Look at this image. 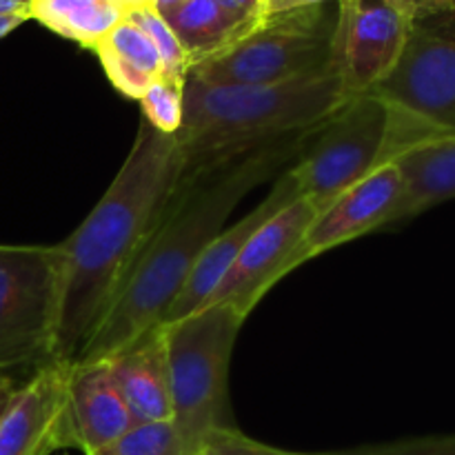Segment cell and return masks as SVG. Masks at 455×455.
<instances>
[{
    "label": "cell",
    "instance_id": "cell-31",
    "mask_svg": "<svg viewBox=\"0 0 455 455\" xmlns=\"http://www.w3.org/2000/svg\"><path fill=\"white\" fill-rule=\"evenodd\" d=\"M27 18L22 16H0V38H4L7 34H12L18 25H22Z\"/></svg>",
    "mask_w": 455,
    "mask_h": 455
},
{
    "label": "cell",
    "instance_id": "cell-22",
    "mask_svg": "<svg viewBox=\"0 0 455 455\" xmlns=\"http://www.w3.org/2000/svg\"><path fill=\"white\" fill-rule=\"evenodd\" d=\"M182 87L185 83L160 76L140 96L142 118L163 133H178L182 124Z\"/></svg>",
    "mask_w": 455,
    "mask_h": 455
},
{
    "label": "cell",
    "instance_id": "cell-11",
    "mask_svg": "<svg viewBox=\"0 0 455 455\" xmlns=\"http://www.w3.org/2000/svg\"><path fill=\"white\" fill-rule=\"evenodd\" d=\"M400 200L403 178L394 163H385L315 216L289 262V274L329 249L395 225Z\"/></svg>",
    "mask_w": 455,
    "mask_h": 455
},
{
    "label": "cell",
    "instance_id": "cell-25",
    "mask_svg": "<svg viewBox=\"0 0 455 455\" xmlns=\"http://www.w3.org/2000/svg\"><path fill=\"white\" fill-rule=\"evenodd\" d=\"M389 7H394L400 16L409 22L420 20V18L434 16V13L447 12L455 4V0H385Z\"/></svg>",
    "mask_w": 455,
    "mask_h": 455
},
{
    "label": "cell",
    "instance_id": "cell-30",
    "mask_svg": "<svg viewBox=\"0 0 455 455\" xmlns=\"http://www.w3.org/2000/svg\"><path fill=\"white\" fill-rule=\"evenodd\" d=\"M185 3H187V0H154V7H156V12L160 13V16L167 18L169 13L178 12V9H180Z\"/></svg>",
    "mask_w": 455,
    "mask_h": 455
},
{
    "label": "cell",
    "instance_id": "cell-19",
    "mask_svg": "<svg viewBox=\"0 0 455 455\" xmlns=\"http://www.w3.org/2000/svg\"><path fill=\"white\" fill-rule=\"evenodd\" d=\"M124 7L114 0H31L27 16L56 34L93 49L120 20Z\"/></svg>",
    "mask_w": 455,
    "mask_h": 455
},
{
    "label": "cell",
    "instance_id": "cell-9",
    "mask_svg": "<svg viewBox=\"0 0 455 455\" xmlns=\"http://www.w3.org/2000/svg\"><path fill=\"white\" fill-rule=\"evenodd\" d=\"M318 213V207L302 196L269 218L249 238L204 307L227 305L247 320L262 296L289 274V262Z\"/></svg>",
    "mask_w": 455,
    "mask_h": 455
},
{
    "label": "cell",
    "instance_id": "cell-34",
    "mask_svg": "<svg viewBox=\"0 0 455 455\" xmlns=\"http://www.w3.org/2000/svg\"><path fill=\"white\" fill-rule=\"evenodd\" d=\"M194 455H209L207 451H203V449H200V451L198 453H194Z\"/></svg>",
    "mask_w": 455,
    "mask_h": 455
},
{
    "label": "cell",
    "instance_id": "cell-13",
    "mask_svg": "<svg viewBox=\"0 0 455 455\" xmlns=\"http://www.w3.org/2000/svg\"><path fill=\"white\" fill-rule=\"evenodd\" d=\"M65 364L49 363L18 387L0 420V455H49L65 449Z\"/></svg>",
    "mask_w": 455,
    "mask_h": 455
},
{
    "label": "cell",
    "instance_id": "cell-10",
    "mask_svg": "<svg viewBox=\"0 0 455 455\" xmlns=\"http://www.w3.org/2000/svg\"><path fill=\"white\" fill-rule=\"evenodd\" d=\"M409 20L385 0H340L333 65L349 98L373 92L394 71Z\"/></svg>",
    "mask_w": 455,
    "mask_h": 455
},
{
    "label": "cell",
    "instance_id": "cell-3",
    "mask_svg": "<svg viewBox=\"0 0 455 455\" xmlns=\"http://www.w3.org/2000/svg\"><path fill=\"white\" fill-rule=\"evenodd\" d=\"M347 100L338 69L278 84H207L187 76L176 182L267 142L320 127Z\"/></svg>",
    "mask_w": 455,
    "mask_h": 455
},
{
    "label": "cell",
    "instance_id": "cell-21",
    "mask_svg": "<svg viewBox=\"0 0 455 455\" xmlns=\"http://www.w3.org/2000/svg\"><path fill=\"white\" fill-rule=\"evenodd\" d=\"M93 455H187L172 420L133 425L118 440Z\"/></svg>",
    "mask_w": 455,
    "mask_h": 455
},
{
    "label": "cell",
    "instance_id": "cell-29",
    "mask_svg": "<svg viewBox=\"0 0 455 455\" xmlns=\"http://www.w3.org/2000/svg\"><path fill=\"white\" fill-rule=\"evenodd\" d=\"M31 0H0V16H22L29 20L27 9Z\"/></svg>",
    "mask_w": 455,
    "mask_h": 455
},
{
    "label": "cell",
    "instance_id": "cell-6",
    "mask_svg": "<svg viewBox=\"0 0 455 455\" xmlns=\"http://www.w3.org/2000/svg\"><path fill=\"white\" fill-rule=\"evenodd\" d=\"M395 116L373 93L354 96L314 133L289 167L305 198L327 209L333 200L395 158Z\"/></svg>",
    "mask_w": 455,
    "mask_h": 455
},
{
    "label": "cell",
    "instance_id": "cell-7",
    "mask_svg": "<svg viewBox=\"0 0 455 455\" xmlns=\"http://www.w3.org/2000/svg\"><path fill=\"white\" fill-rule=\"evenodd\" d=\"M58 298V244H0V373L52 363Z\"/></svg>",
    "mask_w": 455,
    "mask_h": 455
},
{
    "label": "cell",
    "instance_id": "cell-20",
    "mask_svg": "<svg viewBox=\"0 0 455 455\" xmlns=\"http://www.w3.org/2000/svg\"><path fill=\"white\" fill-rule=\"evenodd\" d=\"M124 16H127L133 25L140 27L147 34V38L151 40V44H154L156 52H158L160 60H163V76L178 80V83H185L187 71H189L187 53L185 49H182L180 40L176 38L173 29L169 27V22L156 12L154 4H136V7L129 9Z\"/></svg>",
    "mask_w": 455,
    "mask_h": 455
},
{
    "label": "cell",
    "instance_id": "cell-4",
    "mask_svg": "<svg viewBox=\"0 0 455 455\" xmlns=\"http://www.w3.org/2000/svg\"><path fill=\"white\" fill-rule=\"evenodd\" d=\"M160 324L167 351L172 422L187 455H194L212 431L235 427L229 409V364L244 318L227 305H207Z\"/></svg>",
    "mask_w": 455,
    "mask_h": 455
},
{
    "label": "cell",
    "instance_id": "cell-17",
    "mask_svg": "<svg viewBox=\"0 0 455 455\" xmlns=\"http://www.w3.org/2000/svg\"><path fill=\"white\" fill-rule=\"evenodd\" d=\"M164 20L180 40L189 67L225 52L262 22L240 16L222 0H187Z\"/></svg>",
    "mask_w": 455,
    "mask_h": 455
},
{
    "label": "cell",
    "instance_id": "cell-28",
    "mask_svg": "<svg viewBox=\"0 0 455 455\" xmlns=\"http://www.w3.org/2000/svg\"><path fill=\"white\" fill-rule=\"evenodd\" d=\"M16 391H18L16 380H13L9 373H0V420H3L4 411H7V407L12 404Z\"/></svg>",
    "mask_w": 455,
    "mask_h": 455
},
{
    "label": "cell",
    "instance_id": "cell-23",
    "mask_svg": "<svg viewBox=\"0 0 455 455\" xmlns=\"http://www.w3.org/2000/svg\"><path fill=\"white\" fill-rule=\"evenodd\" d=\"M318 455H455V434L409 438L398 443L369 444V447L347 449V451L318 453Z\"/></svg>",
    "mask_w": 455,
    "mask_h": 455
},
{
    "label": "cell",
    "instance_id": "cell-32",
    "mask_svg": "<svg viewBox=\"0 0 455 455\" xmlns=\"http://www.w3.org/2000/svg\"><path fill=\"white\" fill-rule=\"evenodd\" d=\"M114 3H118L120 7H124V12H129L132 7H136V0H114Z\"/></svg>",
    "mask_w": 455,
    "mask_h": 455
},
{
    "label": "cell",
    "instance_id": "cell-33",
    "mask_svg": "<svg viewBox=\"0 0 455 455\" xmlns=\"http://www.w3.org/2000/svg\"><path fill=\"white\" fill-rule=\"evenodd\" d=\"M138 4H154V0H136Z\"/></svg>",
    "mask_w": 455,
    "mask_h": 455
},
{
    "label": "cell",
    "instance_id": "cell-26",
    "mask_svg": "<svg viewBox=\"0 0 455 455\" xmlns=\"http://www.w3.org/2000/svg\"><path fill=\"white\" fill-rule=\"evenodd\" d=\"M222 3L240 16L251 18V20H262L267 16L265 0H222Z\"/></svg>",
    "mask_w": 455,
    "mask_h": 455
},
{
    "label": "cell",
    "instance_id": "cell-27",
    "mask_svg": "<svg viewBox=\"0 0 455 455\" xmlns=\"http://www.w3.org/2000/svg\"><path fill=\"white\" fill-rule=\"evenodd\" d=\"M327 3H340V0H267V13L289 12V9L300 7H314V4H327Z\"/></svg>",
    "mask_w": 455,
    "mask_h": 455
},
{
    "label": "cell",
    "instance_id": "cell-24",
    "mask_svg": "<svg viewBox=\"0 0 455 455\" xmlns=\"http://www.w3.org/2000/svg\"><path fill=\"white\" fill-rule=\"evenodd\" d=\"M203 451H207L209 455H307L262 444L258 443V440L244 435L243 431H238L235 427L212 431V434L204 438Z\"/></svg>",
    "mask_w": 455,
    "mask_h": 455
},
{
    "label": "cell",
    "instance_id": "cell-15",
    "mask_svg": "<svg viewBox=\"0 0 455 455\" xmlns=\"http://www.w3.org/2000/svg\"><path fill=\"white\" fill-rule=\"evenodd\" d=\"M105 360L132 413L133 425L172 420L163 324L142 331Z\"/></svg>",
    "mask_w": 455,
    "mask_h": 455
},
{
    "label": "cell",
    "instance_id": "cell-35",
    "mask_svg": "<svg viewBox=\"0 0 455 455\" xmlns=\"http://www.w3.org/2000/svg\"><path fill=\"white\" fill-rule=\"evenodd\" d=\"M265 3H267V0H265ZM265 9H267V7H265Z\"/></svg>",
    "mask_w": 455,
    "mask_h": 455
},
{
    "label": "cell",
    "instance_id": "cell-16",
    "mask_svg": "<svg viewBox=\"0 0 455 455\" xmlns=\"http://www.w3.org/2000/svg\"><path fill=\"white\" fill-rule=\"evenodd\" d=\"M391 163L403 178L395 222L455 198V136H435L409 147Z\"/></svg>",
    "mask_w": 455,
    "mask_h": 455
},
{
    "label": "cell",
    "instance_id": "cell-12",
    "mask_svg": "<svg viewBox=\"0 0 455 455\" xmlns=\"http://www.w3.org/2000/svg\"><path fill=\"white\" fill-rule=\"evenodd\" d=\"M133 427L107 360L65 364V447L93 455Z\"/></svg>",
    "mask_w": 455,
    "mask_h": 455
},
{
    "label": "cell",
    "instance_id": "cell-18",
    "mask_svg": "<svg viewBox=\"0 0 455 455\" xmlns=\"http://www.w3.org/2000/svg\"><path fill=\"white\" fill-rule=\"evenodd\" d=\"M107 78L120 93L140 100L156 78L163 76V60L145 31L127 16L93 47Z\"/></svg>",
    "mask_w": 455,
    "mask_h": 455
},
{
    "label": "cell",
    "instance_id": "cell-5",
    "mask_svg": "<svg viewBox=\"0 0 455 455\" xmlns=\"http://www.w3.org/2000/svg\"><path fill=\"white\" fill-rule=\"evenodd\" d=\"M338 3L267 13L225 52L196 62L187 76L207 84H278L336 69Z\"/></svg>",
    "mask_w": 455,
    "mask_h": 455
},
{
    "label": "cell",
    "instance_id": "cell-36",
    "mask_svg": "<svg viewBox=\"0 0 455 455\" xmlns=\"http://www.w3.org/2000/svg\"><path fill=\"white\" fill-rule=\"evenodd\" d=\"M265 4H267V3H265Z\"/></svg>",
    "mask_w": 455,
    "mask_h": 455
},
{
    "label": "cell",
    "instance_id": "cell-14",
    "mask_svg": "<svg viewBox=\"0 0 455 455\" xmlns=\"http://www.w3.org/2000/svg\"><path fill=\"white\" fill-rule=\"evenodd\" d=\"M298 198H302V194L300 189H298L296 178H293V173L289 172V169H284V172L275 178V185L274 189L269 191V196H267L253 212H249L243 220L235 222L229 229H222L220 234L209 243V247L204 249V253L200 256V260L196 262L191 275L187 278L182 291L178 293V298L172 302L167 314H164L163 323L185 318V315L203 309L207 298L212 296L213 289H216L218 284H220V280L225 278V274L231 269V265H234L238 253L244 249V244L249 243V238H251L269 218H274L275 213L283 212L287 204H291L293 200Z\"/></svg>",
    "mask_w": 455,
    "mask_h": 455
},
{
    "label": "cell",
    "instance_id": "cell-2",
    "mask_svg": "<svg viewBox=\"0 0 455 455\" xmlns=\"http://www.w3.org/2000/svg\"><path fill=\"white\" fill-rule=\"evenodd\" d=\"M180 172L176 133L140 118L133 145L78 229L58 244L60 298L52 363L69 364L96 331Z\"/></svg>",
    "mask_w": 455,
    "mask_h": 455
},
{
    "label": "cell",
    "instance_id": "cell-8",
    "mask_svg": "<svg viewBox=\"0 0 455 455\" xmlns=\"http://www.w3.org/2000/svg\"><path fill=\"white\" fill-rule=\"evenodd\" d=\"M369 93L429 138L455 136V4L409 22L394 71Z\"/></svg>",
    "mask_w": 455,
    "mask_h": 455
},
{
    "label": "cell",
    "instance_id": "cell-1",
    "mask_svg": "<svg viewBox=\"0 0 455 455\" xmlns=\"http://www.w3.org/2000/svg\"><path fill=\"white\" fill-rule=\"evenodd\" d=\"M320 127L267 142L187 180H178L156 216L136 260L129 267L114 302L74 363L109 358L129 340L163 323L196 262L225 229L227 218L240 200L291 167Z\"/></svg>",
    "mask_w": 455,
    "mask_h": 455
}]
</instances>
